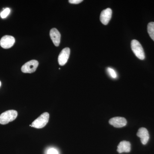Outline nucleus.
Segmentation results:
<instances>
[{
    "instance_id": "nucleus-14",
    "label": "nucleus",
    "mask_w": 154,
    "mask_h": 154,
    "mask_svg": "<svg viewBox=\"0 0 154 154\" xmlns=\"http://www.w3.org/2000/svg\"><path fill=\"white\" fill-rule=\"evenodd\" d=\"M11 12V10L9 8L4 9V11L1 13V17L2 19H5L8 16Z\"/></svg>"
},
{
    "instance_id": "nucleus-6",
    "label": "nucleus",
    "mask_w": 154,
    "mask_h": 154,
    "mask_svg": "<svg viewBox=\"0 0 154 154\" xmlns=\"http://www.w3.org/2000/svg\"><path fill=\"white\" fill-rule=\"evenodd\" d=\"M70 53V49L69 48H65L62 50L58 58V61L60 65L63 66L66 64L68 60Z\"/></svg>"
},
{
    "instance_id": "nucleus-15",
    "label": "nucleus",
    "mask_w": 154,
    "mask_h": 154,
    "mask_svg": "<svg viewBox=\"0 0 154 154\" xmlns=\"http://www.w3.org/2000/svg\"><path fill=\"white\" fill-rule=\"evenodd\" d=\"M47 154H59V153L56 149L51 148L47 151Z\"/></svg>"
},
{
    "instance_id": "nucleus-10",
    "label": "nucleus",
    "mask_w": 154,
    "mask_h": 154,
    "mask_svg": "<svg viewBox=\"0 0 154 154\" xmlns=\"http://www.w3.org/2000/svg\"><path fill=\"white\" fill-rule=\"evenodd\" d=\"M50 36L54 44L57 47L60 43L61 35L59 31L56 28H53L50 31Z\"/></svg>"
},
{
    "instance_id": "nucleus-4",
    "label": "nucleus",
    "mask_w": 154,
    "mask_h": 154,
    "mask_svg": "<svg viewBox=\"0 0 154 154\" xmlns=\"http://www.w3.org/2000/svg\"><path fill=\"white\" fill-rule=\"evenodd\" d=\"M38 65V61L35 60L29 61L22 66L21 70L25 73H32L36 71Z\"/></svg>"
},
{
    "instance_id": "nucleus-13",
    "label": "nucleus",
    "mask_w": 154,
    "mask_h": 154,
    "mask_svg": "<svg viewBox=\"0 0 154 154\" xmlns=\"http://www.w3.org/2000/svg\"><path fill=\"white\" fill-rule=\"evenodd\" d=\"M107 72L109 74V75L113 79H115L117 78V75L116 72L113 69L111 68L108 67L107 68Z\"/></svg>"
},
{
    "instance_id": "nucleus-7",
    "label": "nucleus",
    "mask_w": 154,
    "mask_h": 154,
    "mask_svg": "<svg viewBox=\"0 0 154 154\" xmlns=\"http://www.w3.org/2000/svg\"><path fill=\"white\" fill-rule=\"evenodd\" d=\"M112 10L109 8L102 11L100 15V19L103 25H107L108 24L112 17Z\"/></svg>"
},
{
    "instance_id": "nucleus-12",
    "label": "nucleus",
    "mask_w": 154,
    "mask_h": 154,
    "mask_svg": "<svg viewBox=\"0 0 154 154\" xmlns=\"http://www.w3.org/2000/svg\"><path fill=\"white\" fill-rule=\"evenodd\" d=\"M147 30L150 37L154 41V22H150L149 23Z\"/></svg>"
},
{
    "instance_id": "nucleus-1",
    "label": "nucleus",
    "mask_w": 154,
    "mask_h": 154,
    "mask_svg": "<svg viewBox=\"0 0 154 154\" xmlns=\"http://www.w3.org/2000/svg\"><path fill=\"white\" fill-rule=\"evenodd\" d=\"M18 113L14 110H7L0 115V124L6 125L17 118Z\"/></svg>"
},
{
    "instance_id": "nucleus-16",
    "label": "nucleus",
    "mask_w": 154,
    "mask_h": 154,
    "mask_svg": "<svg viewBox=\"0 0 154 154\" xmlns=\"http://www.w3.org/2000/svg\"><path fill=\"white\" fill-rule=\"evenodd\" d=\"M82 0H69V2L72 4H79L82 2Z\"/></svg>"
},
{
    "instance_id": "nucleus-2",
    "label": "nucleus",
    "mask_w": 154,
    "mask_h": 154,
    "mask_svg": "<svg viewBox=\"0 0 154 154\" xmlns=\"http://www.w3.org/2000/svg\"><path fill=\"white\" fill-rule=\"evenodd\" d=\"M49 119V113L48 112H45L35 119L30 126L38 129L43 128L48 123Z\"/></svg>"
},
{
    "instance_id": "nucleus-11",
    "label": "nucleus",
    "mask_w": 154,
    "mask_h": 154,
    "mask_svg": "<svg viewBox=\"0 0 154 154\" xmlns=\"http://www.w3.org/2000/svg\"><path fill=\"white\" fill-rule=\"evenodd\" d=\"M117 152L119 153L129 152L131 151V143L127 141H122L120 142L117 147Z\"/></svg>"
},
{
    "instance_id": "nucleus-17",
    "label": "nucleus",
    "mask_w": 154,
    "mask_h": 154,
    "mask_svg": "<svg viewBox=\"0 0 154 154\" xmlns=\"http://www.w3.org/2000/svg\"><path fill=\"white\" fill-rule=\"evenodd\" d=\"M1 85H2V83H1V81H0V87L1 86Z\"/></svg>"
},
{
    "instance_id": "nucleus-9",
    "label": "nucleus",
    "mask_w": 154,
    "mask_h": 154,
    "mask_svg": "<svg viewBox=\"0 0 154 154\" xmlns=\"http://www.w3.org/2000/svg\"><path fill=\"white\" fill-rule=\"evenodd\" d=\"M109 123L116 128H121L126 125L127 121L123 117H115L110 119Z\"/></svg>"
},
{
    "instance_id": "nucleus-3",
    "label": "nucleus",
    "mask_w": 154,
    "mask_h": 154,
    "mask_svg": "<svg viewBox=\"0 0 154 154\" xmlns=\"http://www.w3.org/2000/svg\"><path fill=\"white\" fill-rule=\"evenodd\" d=\"M131 48L133 52L136 56L141 60H143L145 58L144 51L140 43L136 39H134L131 42Z\"/></svg>"
},
{
    "instance_id": "nucleus-5",
    "label": "nucleus",
    "mask_w": 154,
    "mask_h": 154,
    "mask_svg": "<svg viewBox=\"0 0 154 154\" xmlns=\"http://www.w3.org/2000/svg\"><path fill=\"white\" fill-rule=\"evenodd\" d=\"M15 39L13 36L6 35L3 36L0 40V45L5 49H8L14 45Z\"/></svg>"
},
{
    "instance_id": "nucleus-8",
    "label": "nucleus",
    "mask_w": 154,
    "mask_h": 154,
    "mask_svg": "<svg viewBox=\"0 0 154 154\" xmlns=\"http://www.w3.org/2000/svg\"><path fill=\"white\" fill-rule=\"evenodd\" d=\"M137 135L140 138L141 142L143 144H146L149 139V134L146 128H141L138 131Z\"/></svg>"
}]
</instances>
